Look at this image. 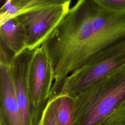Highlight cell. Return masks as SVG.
<instances>
[{"instance_id": "obj_14", "label": "cell", "mask_w": 125, "mask_h": 125, "mask_svg": "<svg viewBox=\"0 0 125 125\" xmlns=\"http://www.w3.org/2000/svg\"><path fill=\"white\" fill-rule=\"evenodd\" d=\"M36 125H57L53 104L49 98Z\"/></svg>"}, {"instance_id": "obj_6", "label": "cell", "mask_w": 125, "mask_h": 125, "mask_svg": "<svg viewBox=\"0 0 125 125\" xmlns=\"http://www.w3.org/2000/svg\"><path fill=\"white\" fill-rule=\"evenodd\" d=\"M90 5L93 36L84 63L98 52L125 38V15L109 12L95 0H90Z\"/></svg>"}, {"instance_id": "obj_4", "label": "cell", "mask_w": 125, "mask_h": 125, "mask_svg": "<svg viewBox=\"0 0 125 125\" xmlns=\"http://www.w3.org/2000/svg\"><path fill=\"white\" fill-rule=\"evenodd\" d=\"M71 1L62 0L57 5L34 10L16 17L26 31V49L34 51L42 45L67 14Z\"/></svg>"}, {"instance_id": "obj_2", "label": "cell", "mask_w": 125, "mask_h": 125, "mask_svg": "<svg viewBox=\"0 0 125 125\" xmlns=\"http://www.w3.org/2000/svg\"><path fill=\"white\" fill-rule=\"evenodd\" d=\"M71 97L73 125H98L125 102V65Z\"/></svg>"}, {"instance_id": "obj_1", "label": "cell", "mask_w": 125, "mask_h": 125, "mask_svg": "<svg viewBox=\"0 0 125 125\" xmlns=\"http://www.w3.org/2000/svg\"><path fill=\"white\" fill-rule=\"evenodd\" d=\"M92 36L90 0H79L42 45L54 69L50 96L55 95L65 78L83 64Z\"/></svg>"}, {"instance_id": "obj_11", "label": "cell", "mask_w": 125, "mask_h": 125, "mask_svg": "<svg viewBox=\"0 0 125 125\" xmlns=\"http://www.w3.org/2000/svg\"><path fill=\"white\" fill-rule=\"evenodd\" d=\"M52 103L57 125H73L72 100L65 94H57L49 98Z\"/></svg>"}, {"instance_id": "obj_15", "label": "cell", "mask_w": 125, "mask_h": 125, "mask_svg": "<svg viewBox=\"0 0 125 125\" xmlns=\"http://www.w3.org/2000/svg\"><path fill=\"white\" fill-rule=\"evenodd\" d=\"M15 55L0 43V64L10 66Z\"/></svg>"}, {"instance_id": "obj_10", "label": "cell", "mask_w": 125, "mask_h": 125, "mask_svg": "<svg viewBox=\"0 0 125 125\" xmlns=\"http://www.w3.org/2000/svg\"><path fill=\"white\" fill-rule=\"evenodd\" d=\"M0 43L15 55L26 49V31L17 18L0 24Z\"/></svg>"}, {"instance_id": "obj_8", "label": "cell", "mask_w": 125, "mask_h": 125, "mask_svg": "<svg viewBox=\"0 0 125 125\" xmlns=\"http://www.w3.org/2000/svg\"><path fill=\"white\" fill-rule=\"evenodd\" d=\"M0 125H22L10 66L0 64Z\"/></svg>"}, {"instance_id": "obj_5", "label": "cell", "mask_w": 125, "mask_h": 125, "mask_svg": "<svg viewBox=\"0 0 125 125\" xmlns=\"http://www.w3.org/2000/svg\"><path fill=\"white\" fill-rule=\"evenodd\" d=\"M54 81V69L42 46L37 48L28 72V92L36 125L50 98Z\"/></svg>"}, {"instance_id": "obj_3", "label": "cell", "mask_w": 125, "mask_h": 125, "mask_svg": "<svg viewBox=\"0 0 125 125\" xmlns=\"http://www.w3.org/2000/svg\"><path fill=\"white\" fill-rule=\"evenodd\" d=\"M125 65V38L98 52L67 77L57 94L72 97Z\"/></svg>"}, {"instance_id": "obj_7", "label": "cell", "mask_w": 125, "mask_h": 125, "mask_svg": "<svg viewBox=\"0 0 125 125\" xmlns=\"http://www.w3.org/2000/svg\"><path fill=\"white\" fill-rule=\"evenodd\" d=\"M34 51L25 49L14 56L10 65L22 125H36L28 92V72Z\"/></svg>"}, {"instance_id": "obj_13", "label": "cell", "mask_w": 125, "mask_h": 125, "mask_svg": "<svg viewBox=\"0 0 125 125\" xmlns=\"http://www.w3.org/2000/svg\"><path fill=\"white\" fill-rule=\"evenodd\" d=\"M100 6L113 13L125 15V0H95Z\"/></svg>"}, {"instance_id": "obj_9", "label": "cell", "mask_w": 125, "mask_h": 125, "mask_svg": "<svg viewBox=\"0 0 125 125\" xmlns=\"http://www.w3.org/2000/svg\"><path fill=\"white\" fill-rule=\"evenodd\" d=\"M62 0H6L0 8V24L22 14L57 5Z\"/></svg>"}, {"instance_id": "obj_12", "label": "cell", "mask_w": 125, "mask_h": 125, "mask_svg": "<svg viewBox=\"0 0 125 125\" xmlns=\"http://www.w3.org/2000/svg\"><path fill=\"white\" fill-rule=\"evenodd\" d=\"M98 125H125V102L104 118Z\"/></svg>"}]
</instances>
